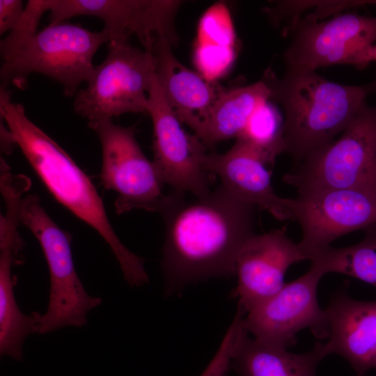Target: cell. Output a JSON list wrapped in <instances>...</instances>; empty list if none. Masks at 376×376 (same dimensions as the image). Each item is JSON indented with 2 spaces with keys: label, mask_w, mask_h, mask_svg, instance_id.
Returning a JSON list of instances; mask_svg holds the SVG:
<instances>
[{
  "label": "cell",
  "mask_w": 376,
  "mask_h": 376,
  "mask_svg": "<svg viewBox=\"0 0 376 376\" xmlns=\"http://www.w3.org/2000/svg\"><path fill=\"white\" fill-rule=\"evenodd\" d=\"M167 194L159 212L165 223L162 270L166 296L211 278L235 275L237 256L253 235L258 207L221 185L187 200Z\"/></svg>",
  "instance_id": "6da1fadb"
},
{
  "label": "cell",
  "mask_w": 376,
  "mask_h": 376,
  "mask_svg": "<svg viewBox=\"0 0 376 376\" xmlns=\"http://www.w3.org/2000/svg\"><path fill=\"white\" fill-rule=\"evenodd\" d=\"M11 91L0 87V118L10 130L34 171L49 191L75 216L93 228L116 256L127 283L142 286L148 282L144 260L129 250L116 234L95 187L68 153L26 116Z\"/></svg>",
  "instance_id": "7a4b0ae2"
},
{
  "label": "cell",
  "mask_w": 376,
  "mask_h": 376,
  "mask_svg": "<svg viewBox=\"0 0 376 376\" xmlns=\"http://www.w3.org/2000/svg\"><path fill=\"white\" fill-rule=\"evenodd\" d=\"M284 112L285 150L295 164L341 134L367 105L371 86L337 84L311 70H286L264 79Z\"/></svg>",
  "instance_id": "3957f363"
},
{
  "label": "cell",
  "mask_w": 376,
  "mask_h": 376,
  "mask_svg": "<svg viewBox=\"0 0 376 376\" xmlns=\"http://www.w3.org/2000/svg\"><path fill=\"white\" fill-rule=\"evenodd\" d=\"M111 39L104 29L92 31L69 22L49 24L2 61L1 85L24 90L29 76L38 73L60 84L66 96H74L91 78L96 52Z\"/></svg>",
  "instance_id": "277c9868"
},
{
  "label": "cell",
  "mask_w": 376,
  "mask_h": 376,
  "mask_svg": "<svg viewBox=\"0 0 376 376\" xmlns=\"http://www.w3.org/2000/svg\"><path fill=\"white\" fill-rule=\"evenodd\" d=\"M283 181L297 193L376 189V107L365 106L339 138L294 165Z\"/></svg>",
  "instance_id": "5b68a950"
},
{
  "label": "cell",
  "mask_w": 376,
  "mask_h": 376,
  "mask_svg": "<svg viewBox=\"0 0 376 376\" xmlns=\"http://www.w3.org/2000/svg\"><path fill=\"white\" fill-rule=\"evenodd\" d=\"M19 221L34 235L45 257L50 275L47 311L40 315L38 334H47L67 326L81 327L87 314L102 303L91 296L81 282L74 265L71 236L58 227L47 213L38 196L23 197Z\"/></svg>",
  "instance_id": "8992f818"
},
{
  "label": "cell",
  "mask_w": 376,
  "mask_h": 376,
  "mask_svg": "<svg viewBox=\"0 0 376 376\" xmlns=\"http://www.w3.org/2000/svg\"><path fill=\"white\" fill-rule=\"evenodd\" d=\"M155 75L151 52L132 45L130 40H111L106 58L95 66L86 87L75 94L73 109L88 123L146 112Z\"/></svg>",
  "instance_id": "52a82bcc"
},
{
  "label": "cell",
  "mask_w": 376,
  "mask_h": 376,
  "mask_svg": "<svg viewBox=\"0 0 376 376\" xmlns=\"http://www.w3.org/2000/svg\"><path fill=\"white\" fill-rule=\"evenodd\" d=\"M102 149L101 182L116 193L117 214L134 209L159 212L167 195L153 162L141 150L134 126L116 125L112 120L88 123Z\"/></svg>",
  "instance_id": "ba28073f"
},
{
  "label": "cell",
  "mask_w": 376,
  "mask_h": 376,
  "mask_svg": "<svg viewBox=\"0 0 376 376\" xmlns=\"http://www.w3.org/2000/svg\"><path fill=\"white\" fill-rule=\"evenodd\" d=\"M290 220L299 224L298 243L306 260L338 237L376 226V189L348 188L297 193L288 198Z\"/></svg>",
  "instance_id": "9c48e42d"
},
{
  "label": "cell",
  "mask_w": 376,
  "mask_h": 376,
  "mask_svg": "<svg viewBox=\"0 0 376 376\" xmlns=\"http://www.w3.org/2000/svg\"><path fill=\"white\" fill-rule=\"evenodd\" d=\"M291 42L283 54L286 70L315 71L338 64L359 65L363 53L376 42V17L352 13L329 19L293 22Z\"/></svg>",
  "instance_id": "30bf717a"
},
{
  "label": "cell",
  "mask_w": 376,
  "mask_h": 376,
  "mask_svg": "<svg viewBox=\"0 0 376 376\" xmlns=\"http://www.w3.org/2000/svg\"><path fill=\"white\" fill-rule=\"evenodd\" d=\"M147 113L153 127V162L163 183L174 191L203 197L211 192L212 176L205 167V145L185 131L155 75L148 93Z\"/></svg>",
  "instance_id": "8fae6325"
},
{
  "label": "cell",
  "mask_w": 376,
  "mask_h": 376,
  "mask_svg": "<svg viewBox=\"0 0 376 376\" xmlns=\"http://www.w3.org/2000/svg\"><path fill=\"white\" fill-rule=\"evenodd\" d=\"M323 276L311 266L306 273L253 307L244 317L248 334L265 344L284 350L296 344L297 334L304 329H309L318 339H327L328 316L318 299V286Z\"/></svg>",
  "instance_id": "7c38bea8"
},
{
  "label": "cell",
  "mask_w": 376,
  "mask_h": 376,
  "mask_svg": "<svg viewBox=\"0 0 376 376\" xmlns=\"http://www.w3.org/2000/svg\"><path fill=\"white\" fill-rule=\"evenodd\" d=\"M175 0H49V24L75 16L88 15L101 19L111 40H130L135 36L151 52L159 38L178 42L175 17L182 5Z\"/></svg>",
  "instance_id": "4fadbf2b"
},
{
  "label": "cell",
  "mask_w": 376,
  "mask_h": 376,
  "mask_svg": "<svg viewBox=\"0 0 376 376\" xmlns=\"http://www.w3.org/2000/svg\"><path fill=\"white\" fill-rule=\"evenodd\" d=\"M306 260L298 243L284 228L251 237L240 250L235 264L237 285L231 296L246 314L278 292L286 283L285 274L293 264Z\"/></svg>",
  "instance_id": "5bb4252c"
},
{
  "label": "cell",
  "mask_w": 376,
  "mask_h": 376,
  "mask_svg": "<svg viewBox=\"0 0 376 376\" xmlns=\"http://www.w3.org/2000/svg\"><path fill=\"white\" fill-rule=\"evenodd\" d=\"M347 289L334 292L325 309L329 325L324 352L326 357L335 354L344 358L356 376H366L376 369V301L354 299Z\"/></svg>",
  "instance_id": "9a60e30c"
},
{
  "label": "cell",
  "mask_w": 376,
  "mask_h": 376,
  "mask_svg": "<svg viewBox=\"0 0 376 376\" xmlns=\"http://www.w3.org/2000/svg\"><path fill=\"white\" fill-rule=\"evenodd\" d=\"M267 164L269 163L259 150L237 139L227 152L207 154L205 159V169L219 176L221 185L235 196L277 220H290L288 198L274 191Z\"/></svg>",
  "instance_id": "2e32d148"
},
{
  "label": "cell",
  "mask_w": 376,
  "mask_h": 376,
  "mask_svg": "<svg viewBox=\"0 0 376 376\" xmlns=\"http://www.w3.org/2000/svg\"><path fill=\"white\" fill-rule=\"evenodd\" d=\"M172 45L165 38H159L154 42L151 52L155 76L177 117L197 135L225 88L181 63L174 56Z\"/></svg>",
  "instance_id": "e0dca14e"
},
{
  "label": "cell",
  "mask_w": 376,
  "mask_h": 376,
  "mask_svg": "<svg viewBox=\"0 0 376 376\" xmlns=\"http://www.w3.org/2000/svg\"><path fill=\"white\" fill-rule=\"evenodd\" d=\"M325 357L322 342L308 352L292 353L250 338L246 331L234 349L230 369L238 376H318Z\"/></svg>",
  "instance_id": "ac0fdd59"
},
{
  "label": "cell",
  "mask_w": 376,
  "mask_h": 376,
  "mask_svg": "<svg viewBox=\"0 0 376 376\" xmlns=\"http://www.w3.org/2000/svg\"><path fill=\"white\" fill-rule=\"evenodd\" d=\"M270 94V89L264 79L244 86L225 88L196 136L206 147L233 137L237 138L256 109L269 100Z\"/></svg>",
  "instance_id": "d6986e66"
},
{
  "label": "cell",
  "mask_w": 376,
  "mask_h": 376,
  "mask_svg": "<svg viewBox=\"0 0 376 376\" xmlns=\"http://www.w3.org/2000/svg\"><path fill=\"white\" fill-rule=\"evenodd\" d=\"M18 255L12 247H0V353L21 361L24 339L38 333L40 315L22 313L16 302L11 269Z\"/></svg>",
  "instance_id": "ffe728a7"
},
{
  "label": "cell",
  "mask_w": 376,
  "mask_h": 376,
  "mask_svg": "<svg viewBox=\"0 0 376 376\" xmlns=\"http://www.w3.org/2000/svg\"><path fill=\"white\" fill-rule=\"evenodd\" d=\"M311 266L324 275L338 273L376 287V226L366 230L359 242L341 248L331 246L311 259Z\"/></svg>",
  "instance_id": "44dd1931"
},
{
  "label": "cell",
  "mask_w": 376,
  "mask_h": 376,
  "mask_svg": "<svg viewBox=\"0 0 376 376\" xmlns=\"http://www.w3.org/2000/svg\"><path fill=\"white\" fill-rule=\"evenodd\" d=\"M283 127V120L279 110L267 100L256 109L235 139L256 148L272 164L276 156L285 150Z\"/></svg>",
  "instance_id": "7402d4cb"
},
{
  "label": "cell",
  "mask_w": 376,
  "mask_h": 376,
  "mask_svg": "<svg viewBox=\"0 0 376 376\" xmlns=\"http://www.w3.org/2000/svg\"><path fill=\"white\" fill-rule=\"evenodd\" d=\"M235 30L230 13L222 3L210 7L198 26L196 43L234 47Z\"/></svg>",
  "instance_id": "603a6c76"
},
{
  "label": "cell",
  "mask_w": 376,
  "mask_h": 376,
  "mask_svg": "<svg viewBox=\"0 0 376 376\" xmlns=\"http://www.w3.org/2000/svg\"><path fill=\"white\" fill-rule=\"evenodd\" d=\"M49 10V0H29L17 26L1 40L2 61L8 58L38 31L42 16Z\"/></svg>",
  "instance_id": "cb8c5ba5"
},
{
  "label": "cell",
  "mask_w": 376,
  "mask_h": 376,
  "mask_svg": "<svg viewBox=\"0 0 376 376\" xmlns=\"http://www.w3.org/2000/svg\"><path fill=\"white\" fill-rule=\"evenodd\" d=\"M235 54L234 47L196 43L194 61L202 76L215 82L230 68Z\"/></svg>",
  "instance_id": "d4e9b609"
},
{
  "label": "cell",
  "mask_w": 376,
  "mask_h": 376,
  "mask_svg": "<svg viewBox=\"0 0 376 376\" xmlns=\"http://www.w3.org/2000/svg\"><path fill=\"white\" fill-rule=\"evenodd\" d=\"M244 331L240 318L234 317L232 323L211 360L201 376H226L230 370V361L234 349Z\"/></svg>",
  "instance_id": "484cf974"
},
{
  "label": "cell",
  "mask_w": 376,
  "mask_h": 376,
  "mask_svg": "<svg viewBox=\"0 0 376 376\" xmlns=\"http://www.w3.org/2000/svg\"><path fill=\"white\" fill-rule=\"evenodd\" d=\"M21 0H0V34L13 31L24 13Z\"/></svg>",
  "instance_id": "4316f807"
},
{
  "label": "cell",
  "mask_w": 376,
  "mask_h": 376,
  "mask_svg": "<svg viewBox=\"0 0 376 376\" xmlns=\"http://www.w3.org/2000/svg\"><path fill=\"white\" fill-rule=\"evenodd\" d=\"M16 146L13 134L3 119L1 118V150L9 154Z\"/></svg>",
  "instance_id": "83f0119b"
},
{
  "label": "cell",
  "mask_w": 376,
  "mask_h": 376,
  "mask_svg": "<svg viewBox=\"0 0 376 376\" xmlns=\"http://www.w3.org/2000/svg\"><path fill=\"white\" fill-rule=\"evenodd\" d=\"M376 61V42L368 47L361 55L358 67L362 68Z\"/></svg>",
  "instance_id": "f1b7e54d"
},
{
  "label": "cell",
  "mask_w": 376,
  "mask_h": 376,
  "mask_svg": "<svg viewBox=\"0 0 376 376\" xmlns=\"http://www.w3.org/2000/svg\"><path fill=\"white\" fill-rule=\"evenodd\" d=\"M372 88H373V89L375 91H376V80H375V81L373 84Z\"/></svg>",
  "instance_id": "f546056e"
}]
</instances>
